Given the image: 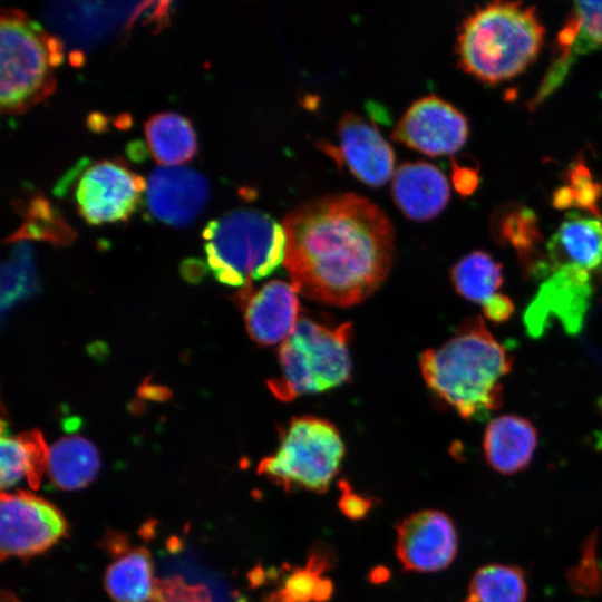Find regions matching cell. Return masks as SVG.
Here are the masks:
<instances>
[{"instance_id": "6da1fadb", "label": "cell", "mask_w": 602, "mask_h": 602, "mask_svg": "<svg viewBox=\"0 0 602 602\" xmlns=\"http://www.w3.org/2000/svg\"><path fill=\"white\" fill-rule=\"evenodd\" d=\"M283 266L297 292L318 303L348 308L376 292L388 276L395 232L386 213L352 193L309 200L285 214Z\"/></svg>"}, {"instance_id": "7a4b0ae2", "label": "cell", "mask_w": 602, "mask_h": 602, "mask_svg": "<svg viewBox=\"0 0 602 602\" xmlns=\"http://www.w3.org/2000/svg\"><path fill=\"white\" fill-rule=\"evenodd\" d=\"M428 388L464 419L488 416L503 402L502 380L513 356L489 332L482 317L465 320L437 349L420 355Z\"/></svg>"}, {"instance_id": "3957f363", "label": "cell", "mask_w": 602, "mask_h": 602, "mask_svg": "<svg viewBox=\"0 0 602 602\" xmlns=\"http://www.w3.org/2000/svg\"><path fill=\"white\" fill-rule=\"evenodd\" d=\"M543 38L544 27L534 7L495 1L464 20L456 43L458 65L484 82H502L535 60Z\"/></svg>"}, {"instance_id": "277c9868", "label": "cell", "mask_w": 602, "mask_h": 602, "mask_svg": "<svg viewBox=\"0 0 602 602\" xmlns=\"http://www.w3.org/2000/svg\"><path fill=\"white\" fill-rule=\"evenodd\" d=\"M206 263L214 278L240 288L243 307L252 284L283 264L285 234L281 223L253 208H237L207 223L203 230Z\"/></svg>"}, {"instance_id": "5b68a950", "label": "cell", "mask_w": 602, "mask_h": 602, "mask_svg": "<svg viewBox=\"0 0 602 602\" xmlns=\"http://www.w3.org/2000/svg\"><path fill=\"white\" fill-rule=\"evenodd\" d=\"M351 323L332 326L300 317L293 332L279 347L280 371L268 388L281 401H292L347 382L351 377Z\"/></svg>"}, {"instance_id": "8992f818", "label": "cell", "mask_w": 602, "mask_h": 602, "mask_svg": "<svg viewBox=\"0 0 602 602\" xmlns=\"http://www.w3.org/2000/svg\"><path fill=\"white\" fill-rule=\"evenodd\" d=\"M0 40L1 110L20 114L52 94L62 45L17 9H2Z\"/></svg>"}, {"instance_id": "52a82bcc", "label": "cell", "mask_w": 602, "mask_h": 602, "mask_svg": "<svg viewBox=\"0 0 602 602\" xmlns=\"http://www.w3.org/2000/svg\"><path fill=\"white\" fill-rule=\"evenodd\" d=\"M344 456L340 433L315 416L294 417L280 436V444L258 466V473L289 491L293 487L326 492Z\"/></svg>"}, {"instance_id": "ba28073f", "label": "cell", "mask_w": 602, "mask_h": 602, "mask_svg": "<svg viewBox=\"0 0 602 602\" xmlns=\"http://www.w3.org/2000/svg\"><path fill=\"white\" fill-rule=\"evenodd\" d=\"M146 181L119 161H98L80 171L75 186L79 214L90 224L126 221L142 204Z\"/></svg>"}, {"instance_id": "9c48e42d", "label": "cell", "mask_w": 602, "mask_h": 602, "mask_svg": "<svg viewBox=\"0 0 602 602\" xmlns=\"http://www.w3.org/2000/svg\"><path fill=\"white\" fill-rule=\"evenodd\" d=\"M0 554L28 559L43 553L67 532V522L51 503L29 492H2Z\"/></svg>"}, {"instance_id": "30bf717a", "label": "cell", "mask_w": 602, "mask_h": 602, "mask_svg": "<svg viewBox=\"0 0 602 602\" xmlns=\"http://www.w3.org/2000/svg\"><path fill=\"white\" fill-rule=\"evenodd\" d=\"M469 128L465 115L438 96H425L410 105L391 138L429 156L449 155L466 143Z\"/></svg>"}, {"instance_id": "8fae6325", "label": "cell", "mask_w": 602, "mask_h": 602, "mask_svg": "<svg viewBox=\"0 0 602 602\" xmlns=\"http://www.w3.org/2000/svg\"><path fill=\"white\" fill-rule=\"evenodd\" d=\"M396 555L405 570L437 572L455 559L458 535L452 518L438 509H423L397 525Z\"/></svg>"}, {"instance_id": "7c38bea8", "label": "cell", "mask_w": 602, "mask_h": 602, "mask_svg": "<svg viewBox=\"0 0 602 602\" xmlns=\"http://www.w3.org/2000/svg\"><path fill=\"white\" fill-rule=\"evenodd\" d=\"M210 196L205 176L191 167L161 165L146 181L149 213L172 226H186L203 212Z\"/></svg>"}, {"instance_id": "4fadbf2b", "label": "cell", "mask_w": 602, "mask_h": 602, "mask_svg": "<svg viewBox=\"0 0 602 602\" xmlns=\"http://www.w3.org/2000/svg\"><path fill=\"white\" fill-rule=\"evenodd\" d=\"M339 147L328 145L324 151L339 163H344L362 183L379 187L394 173L395 154L378 128L361 116L346 113L338 126Z\"/></svg>"}, {"instance_id": "5bb4252c", "label": "cell", "mask_w": 602, "mask_h": 602, "mask_svg": "<svg viewBox=\"0 0 602 602\" xmlns=\"http://www.w3.org/2000/svg\"><path fill=\"white\" fill-rule=\"evenodd\" d=\"M591 274L570 269L552 272L525 313L528 332L541 336L553 320H559L570 333L579 331L589 307Z\"/></svg>"}, {"instance_id": "9a60e30c", "label": "cell", "mask_w": 602, "mask_h": 602, "mask_svg": "<svg viewBox=\"0 0 602 602\" xmlns=\"http://www.w3.org/2000/svg\"><path fill=\"white\" fill-rule=\"evenodd\" d=\"M298 292L290 282L272 280L253 291L244 303L250 337L262 346L282 343L300 319Z\"/></svg>"}, {"instance_id": "2e32d148", "label": "cell", "mask_w": 602, "mask_h": 602, "mask_svg": "<svg viewBox=\"0 0 602 602\" xmlns=\"http://www.w3.org/2000/svg\"><path fill=\"white\" fill-rule=\"evenodd\" d=\"M602 48V1H576L556 38L555 56L540 91L548 96L561 85L571 64Z\"/></svg>"}, {"instance_id": "e0dca14e", "label": "cell", "mask_w": 602, "mask_h": 602, "mask_svg": "<svg viewBox=\"0 0 602 602\" xmlns=\"http://www.w3.org/2000/svg\"><path fill=\"white\" fill-rule=\"evenodd\" d=\"M391 194L400 211L410 220L424 222L437 216L450 196L444 173L427 162H405L392 175Z\"/></svg>"}, {"instance_id": "ac0fdd59", "label": "cell", "mask_w": 602, "mask_h": 602, "mask_svg": "<svg viewBox=\"0 0 602 602\" xmlns=\"http://www.w3.org/2000/svg\"><path fill=\"white\" fill-rule=\"evenodd\" d=\"M551 272L559 269L592 274L602 269V219L570 215L547 242Z\"/></svg>"}, {"instance_id": "d6986e66", "label": "cell", "mask_w": 602, "mask_h": 602, "mask_svg": "<svg viewBox=\"0 0 602 602\" xmlns=\"http://www.w3.org/2000/svg\"><path fill=\"white\" fill-rule=\"evenodd\" d=\"M106 548L114 560L105 573V589L115 602H151L157 580L148 550L132 547L122 535H109Z\"/></svg>"}, {"instance_id": "ffe728a7", "label": "cell", "mask_w": 602, "mask_h": 602, "mask_svg": "<svg viewBox=\"0 0 602 602\" xmlns=\"http://www.w3.org/2000/svg\"><path fill=\"white\" fill-rule=\"evenodd\" d=\"M537 446V430L526 418L503 415L486 426L483 452L487 464L497 473L513 475L531 463Z\"/></svg>"}, {"instance_id": "44dd1931", "label": "cell", "mask_w": 602, "mask_h": 602, "mask_svg": "<svg viewBox=\"0 0 602 602\" xmlns=\"http://www.w3.org/2000/svg\"><path fill=\"white\" fill-rule=\"evenodd\" d=\"M49 448L38 429L18 436L1 433L0 484L2 492L26 479L37 489L47 472Z\"/></svg>"}, {"instance_id": "7402d4cb", "label": "cell", "mask_w": 602, "mask_h": 602, "mask_svg": "<svg viewBox=\"0 0 602 602\" xmlns=\"http://www.w3.org/2000/svg\"><path fill=\"white\" fill-rule=\"evenodd\" d=\"M100 459L96 447L85 437L68 436L57 440L48 453L50 482L62 491L89 485L98 474Z\"/></svg>"}, {"instance_id": "603a6c76", "label": "cell", "mask_w": 602, "mask_h": 602, "mask_svg": "<svg viewBox=\"0 0 602 602\" xmlns=\"http://www.w3.org/2000/svg\"><path fill=\"white\" fill-rule=\"evenodd\" d=\"M145 136L154 158L166 166L190 161L197 152L196 134L188 119L165 111L153 115L145 123Z\"/></svg>"}, {"instance_id": "cb8c5ba5", "label": "cell", "mask_w": 602, "mask_h": 602, "mask_svg": "<svg viewBox=\"0 0 602 602\" xmlns=\"http://www.w3.org/2000/svg\"><path fill=\"white\" fill-rule=\"evenodd\" d=\"M493 232L499 243L515 250L527 276L550 272L546 256L542 259L537 253L541 234L533 212L518 208L502 213L494 223Z\"/></svg>"}, {"instance_id": "d4e9b609", "label": "cell", "mask_w": 602, "mask_h": 602, "mask_svg": "<svg viewBox=\"0 0 602 602\" xmlns=\"http://www.w3.org/2000/svg\"><path fill=\"white\" fill-rule=\"evenodd\" d=\"M450 279L458 294L483 305L499 293L504 275L501 263L484 251L462 258L452 269Z\"/></svg>"}, {"instance_id": "484cf974", "label": "cell", "mask_w": 602, "mask_h": 602, "mask_svg": "<svg viewBox=\"0 0 602 602\" xmlns=\"http://www.w3.org/2000/svg\"><path fill=\"white\" fill-rule=\"evenodd\" d=\"M527 583L516 565L487 564L473 575L464 602H525Z\"/></svg>"}, {"instance_id": "4316f807", "label": "cell", "mask_w": 602, "mask_h": 602, "mask_svg": "<svg viewBox=\"0 0 602 602\" xmlns=\"http://www.w3.org/2000/svg\"><path fill=\"white\" fill-rule=\"evenodd\" d=\"M1 268V312L4 317L17 303L38 290L33 249L27 241H14Z\"/></svg>"}, {"instance_id": "83f0119b", "label": "cell", "mask_w": 602, "mask_h": 602, "mask_svg": "<svg viewBox=\"0 0 602 602\" xmlns=\"http://www.w3.org/2000/svg\"><path fill=\"white\" fill-rule=\"evenodd\" d=\"M26 214V222L10 236L9 242L43 240L65 244L71 241L72 231L46 200L33 198L29 203Z\"/></svg>"}, {"instance_id": "f1b7e54d", "label": "cell", "mask_w": 602, "mask_h": 602, "mask_svg": "<svg viewBox=\"0 0 602 602\" xmlns=\"http://www.w3.org/2000/svg\"><path fill=\"white\" fill-rule=\"evenodd\" d=\"M567 184L555 191L553 205L559 208L576 206L602 219L599 200L602 187L595 182L583 159L572 164L566 173Z\"/></svg>"}, {"instance_id": "f546056e", "label": "cell", "mask_w": 602, "mask_h": 602, "mask_svg": "<svg viewBox=\"0 0 602 602\" xmlns=\"http://www.w3.org/2000/svg\"><path fill=\"white\" fill-rule=\"evenodd\" d=\"M566 580L575 593L594 596L602 592V561L598 554V534L593 532L582 544L577 563L566 573Z\"/></svg>"}, {"instance_id": "4dcf8cb0", "label": "cell", "mask_w": 602, "mask_h": 602, "mask_svg": "<svg viewBox=\"0 0 602 602\" xmlns=\"http://www.w3.org/2000/svg\"><path fill=\"white\" fill-rule=\"evenodd\" d=\"M330 583L321 580L312 567L294 572L280 591L282 602L321 601L330 594Z\"/></svg>"}, {"instance_id": "1f68e13d", "label": "cell", "mask_w": 602, "mask_h": 602, "mask_svg": "<svg viewBox=\"0 0 602 602\" xmlns=\"http://www.w3.org/2000/svg\"><path fill=\"white\" fill-rule=\"evenodd\" d=\"M151 602H211L206 588L191 585L181 577L157 580Z\"/></svg>"}, {"instance_id": "d6a6232c", "label": "cell", "mask_w": 602, "mask_h": 602, "mask_svg": "<svg viewBox=\"0 0 602 602\" xmlns=\"http://www.w3.org/2000/svg\"><path fill=\"white\" fill-rule=\"evenodd\" d=\"M486 319L494 323L507 321L515 312L514 302L509 297L497 293L482 305Z\"/></svg>"}, {"instance_id": "836d02e7", "label": "cell", "mask_w": 602, "mask_h": 602, "mask_svg": "<svg viewBox=\"0 0 602 602\" xmlns=\"http://www.w3.org/2000/svg\"><path fill=\"white\" fill-rule=\"evenodd\" d=\"M452 178L455 190L463 196L473 194L479 184V176L476 169L458 165L455 162H453Z\"/></svg>"}, {"instance_id": "e575fe53", "label": "cell", "mask_w": 602, "mask_h": 602, "mask_svg": "<svg viewBox=\"0 0 602 602\" xmlns=\"http://www.w3.org/2000/svg\"><path fill=\"white\" fill-rule=\"evenodd\" d=\"M342 513L350 518L363 517L371 507L369 499L351 492H344L339 501Z\"/></svg>"}, {"instance_id": "d590c367", "label": "cell", "mask_w": 602, "mask_h": 602, "mask_svg": "<svg viewBox=\"0 0 602 602\" xmlns=\"http://www.w3.org/2000/svg\"><path fill=\"white\" fill-rule=\"evenodd\" d=\"M1 602H20V600L11 591L2 590Z\"/></svg>"}]
</instances>
